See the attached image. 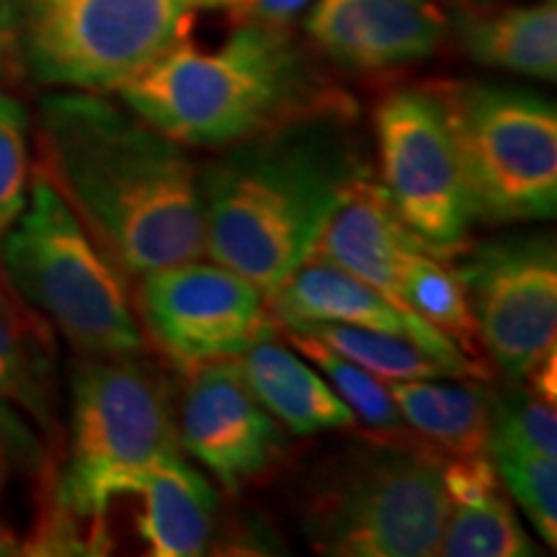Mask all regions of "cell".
<instances>
[{
	"instance_id": "cell-7",
	"label": "cell",
	"mask_w": 557,
	"mask_h": 557,
	"mask_svg": "<svg viewBox=\"0 0 557 557\" xmlns=\"http://www.w3.org/2000/svg\"><path fill=\"white\" fill-rule=\"evenodd\" d=\"M201 0H0V41L41 86L120 90L189 41Z\"/></svg>"
},
{
	"instance_id": "cell-13",
	"label": "cell",
	"mask_w": 557,
	"mask_h": 557,
	"mask_svg": "<svg viewBox=\"0 0 557 557\" xmlns=\"http://www.w3.org/2000/svg\"><path fill=\"white\" fill-rule=\"evenodd\" d=\"M305 29L338 65L380 73L434 54L447 16L434 0H318Z\"/></svg>"
},
{
	"instance_id": "cell-10",
	"label": "cell",
	"mask_w": 557,
	"mask_h": 557,
	"mask_svg": "<svg viewBox=\"0 0 557 557\" xmlns=\"http://www.w3.org/2000/svg\"><path fill=\"white\" fill-rule=\"evenodd\" d=\"M462 282L478 341L500 372L527 382L557 357V248L547 233H511L465 248Z\"/></svg>"
},
{
	"instance_id": "cell-8",
	"label": "cell",
	"mask_w": 557,
	"mask_h": 557,
	"mask_svg": "<svg viewBox=\"0 0 557 557\" xmlns=\"http://www.w3.org/2000/svg\"><path fill=\"white\" fill-rule=\"evenodd\" d=\"M429 90L447 116L475 222L521 225L553 220L555 103L534 90L483 81H436Z\"/></svg>"
},
{
	"instance_id": "cell-1",
	"label": "cell",
	"mask_w": 557,
	"mask_h": 557,
	"mask_svg": "<svg viewBox=\"0 0 557 557\" xmlns=\"http://www.w3.org/2000/svg\"><path fill=\"white\" fill-rule=\"evenodd\" d=\"M45 176L124 276L205 256L199 165L186 145L94 94L41 103Z\"/></svg>"
},
{
	"instance_id": "cell-29",
	"label": "cell",
	"mask_w": 557,
	"mask_h": 557,
	"mask_svg": "<svg viewBox=\"0 0 557 557\" xmlns=\"http://www.w3.org/2000/svg\"><path fill=\"white\" fill-rule=\"evenodd\" d=\"M37 457L39 447L18 410L0 416V487L9 483L13 472L37 462Z\"/></svg>"
},
{
	"instance_id": "cell-14",
	"label": "cell",
	"mask_w": 557,
	"mask_h": 557,
	"mask_svg": "<svg viewBox=\"0 0 557 557\" xmlns=\"http://www.w3.org/2000/svg\"><path fill=\"white\" fill-rule=\"evenodd\" d=\"M267 310L271 320H278L282 325L344 323L413 336L438 351L465 354L455 341L429 325L426 320L398 308L382 292L318 256H310L302 267L292 271L271 295H267Z\"/></svg>"
},
{
	"instance_id": "cell-17",
	"label": "cell",
	"mask_w": 557,
	"mask_h": 557,
	"mask_svg": "<svg viewBox=\"0 0 557 557\" xmlns=\"http://www.w3.org/2000/svg\"><path fill=\"white\" fill-rule=\"evenodd\" d=\"M447 26L478 65L537 81L557 78V0L504 9L459 3Z\"/></svg>"
},
{
	"instance_id": "cell-28",
	"label": "cell",
	"mask_w": 557,
	"mask_h": 557,
	"mask_svg": "<svg viewBox=\"0 0 557 557\" xmlns=\"http://www.w3.org/2000/svg\"><path fill=\"white\" fill-rule=\"evenodd\" d=\"M205 11H218L238 26H289L310 0H201Z\"/></svg>"
},
{
	"instance_id": "cell-27",
	"label": "cell",
	"mask_w": 557,
	"mask_h": 557,
	"mask_svg": "<svg viewBox=\"0 0 557 557\" xmlns=\"http://www.w3.org/2000/svg\"><path fill=\"white\" fill-rule=\"evenodd\" d=\"M29 116L16 99L0 94V233H5L29 197Z\"/></svg>"
},
{
	"instance_id": "cell-2",
	"label": "cell",
	"mask_w": 557,
	"mask_h": 557,
	"mask_svg": "<svg viewBox=\"0 0 557 557\" xmlns=\"http://www.w3.org/2000/svg\"><path fill=\"white\" fill-rule=\"evenodd\" d=\"M354 111L308 116L220 148L199 165L205 256L271 295L372 176Z\"/></svg>"
},
{
	"instance_id": "cell-22",
	"label": "cell",
	"mask_w": 557,
	"mask_h": 557,
	"mask_svg": "<svg viewBox=\"0 0 557 557\" xmlns=\"http://www.w3.org/2000/svg\"><path fill=\"white\" fill-rule=\"evenodd\" d=\"M534 553V542L504 496V487L468 504H449L436 547V555L444 557H524Z\"/></svg>"
},
{
	"instance_id": "cell-25",
	"label": "cell",
	"mask_w": 557,
	"mask_h": 557,
	"mask_svg": "<svg viewBox=\"0 0 557 557\" xmlns=\"http://www.w3.org/2000/svg\"><path fill=\"white\" fill-rule=\"evenodd\" d=\"M517 449L557 457L555 403L542 398L532 387H513L493 393L491 436L487 451Z\"/></svg>"
},
{
	"instance_id": "cell-6",
	"label": "cell",
	"mask_w": 557,
	"mask_h": 557,
	"mask_svg": "<svg viewBox=\"0 0 557 557\" xmlns=\"http://www.w3.org/2000/svg\"><path fill=\"white\" fill-rule=\"evenodd\" d=\"M0 269L18 302L50 320L81 357L143 354L122 271L45 173L0 233Z\"/></svg>"
},
{
	"instance_id": "cell-16",
	"label": "cell",
	"mask_w": 557,
	"mask_h": 557,
	"mask_svg": "<svg viewBox=\"0 0 557 557\" xmlns=\"http://www.w3.org/2000/svg\"><path fill=\"white\" fill-rule=\"evenodd\" d=\"M238 364L256 400L289 434L312 436L357 423L354 410L338 398L336 389L308 361L299 359L289 344H278L274 333L256 338L240 354Z\"/></svg>"
},
{
	"instance_id": "cell-19",
	"label": "cell",
	"mask_w": 557,
	"mask_h": 557,
	"mask_svg": "<svg viewBox=\"0 0 557 557\" xmlns=\"http://www.w3.org/2000/svg\"><path fill=\"white\" fill-rule=\"evenodd\" d=\"M406 426L449 457L487 455L493 389L478 377L385 382Z\"/></svg>"
},
{
	"instance_id": "cell-12",
	"label": "cell",
	"mask_w": 557,
	"mask_h": 557,
	"mask_svg": "<svg viewBox=\"0 0 557 557\" xmlns=\"http://www.w3.org/2000/svg\"><path fill=\"white\" fill-rule=\"evenodd\" d=\"M176 431L178 444L227 487L238 493L274 468L287 436L256 400L238 359H218L186 369Z\"/></svg>"
},
{
	"instance_id": "cell-21",
	"label": "cell",
	"mask_w": 557,
	"mask_h": 557,
	"mask_svg": "<svg viewBox=\"0 0 557 557\" xmlns=\"http://www.w3.org/2000/svg\"><path fill=\"white\" fill-rule=\"evenodd\" d=\"M0 398L47 434L58 429V382L50 341L34 329L16 295L0 284Z\"/></svg>"
},
{
	"instance_id": "cell-9",
	"label": "cell",
	"mask_w": 557,
	"mask_h": 557,
	"mask_svg": "<svg viewBox=\"0 0 557 557\" xmlns=\"http://www.w3.org/2000/svg\"><path fill=\"white\" fill-rule=\"evenodd\" d=\"M380 186L431 256L459 259L475 225L447 116L429 86L387 94L374 111Z\"/></svg>"
},
{
	"instance_id": "cell-20",
	"label": "cell",
	"mask_w": 557,
	"mask_h": 557,
	"mask_svg": "<svg viewBox=\"0 0 557 557\" xmlns=\"http://www.w3.org/2000/svg\"><path fill=\"white\" fill-rule=\"evenodd\" d=\"M312 336L367 369L382 382L434 380V377H478L487 380V369L468 354H449L431 348L413 336L357 329L344 323H297L284 325Z\"/></svg>"
},
{
	"instance_id": "cell-18",
	"label": "cell",
	"mask_w": 557,
	"mask_h": 557,
	"mask_svg": "<svg viewBox=\"0 0 557 557\" xmlns=\"http://www.w3.org/2000/svg\"><path fill=\"white\" fill-rule=\"evenodd\" d=\"M143 511L137 534L152 557L205 555L218 527L220 498L209 480L171 455L160 459L137 487Z\"/></svg>"
},
{
	"instance_id": "cell-23",
	"label": "cell",
	"mask_w": 557,
	"mask_h": 557,
	"mask_svg": "<svg viewBox=\"0 0 557 557\" xmlns=\"http://www.w3.org/2000/svg\"><path fill=\"white\" fill-rule=\"evenodd\" d=\"M400 305L449 336L472 357L478 346V329L462 282L455 269L444 267V261L429 250H416L406 261L400 276Z\"/></svg>"
},
{
	"instance_id": "cell-30",
	"label": "cell",
	"mask_w": 557,
	"mask_h": 557,
	"mask_svg": "<svg viewBox=\"0 0 557 557\" xmlns=\"http://www.w3.org/2000/svg\"><path fill=\"white\" fill-rule=\"evenodd\" d=\"M0 67H3V41H0Z\"/></svg>"
},
{
	"instance_id": "cell-24",
	"label": "cell",
	"mask_w": 557,
	"mask_h": 557,
	"mask_svg": "<svg viewBox=\"0 0 557 557\" xmlns=\"http://www.w3.org/2000/svg\"><path fill=\"white\" fill-rule=\"evenodd\" d=\"M284 336H287V344L295 348L299 357H305L318 369H323L325 377H329V385L354 410L357 421L372 429L374 434H389V431L403 429L398 408H395L393 398H389V389L380 377H374L367 369L354 364L351 359L341 357L338 351H333L323 341L305 336V333H297L292 329H284Z\"/></svg>"
},
{
	"instance_id": "cell-4",
	"label": "cell",
	"mask_w": 557,
	"mask_h": 557,
	"mask_svg": "<svg viewBox=\"0 0 557 557\" xmlns=\"http://www.w3.org/2000/svg\"><path fill=\"white\" fill-rule=\"evenodd\" d=\"M444 457L400 431L361 436L312 472L302 496L310 547L333 557L436 555L447 519Z\"/></svg>"
},
{
	"instance_id": "cell-5",
	"label": "cell",
	"mask_w": 557,
	"mask_h": 557,
	"mask_svg": "<svg viewBox=\"0 0 557 557\" xmlns=\"http://www.w3.org/2000/svg\"><path fill=\"white\" fill-rule=\"evenodd\" d=\"M137 357H83L75 367L54 524H90L103 540L109 508L181 451L169 382Z\"/></svg>"
},
{
	"instance_id": "cell-11",
	"label": "cell",
	"mask_w": 557,
	"mask_h": 557,
	"mask_svg": "<svg viewBox=\"0 0 557 557\" xmlns=\"http://www.w3.org/2000/svg\"><path fill=\"white\" fill-rule=\"evenodd\" d=\"M139 315L178 367L238 359L274 333L263 292L227 267L199 259L139 276Z\"/></svg>"
},
{
	"instance_id": "cell-3",
	"label": "cell",
	"mask_w": 557,
	"mask_h": 557,
	"mask_svg": "<svg viewBox=\"0 0 557 557\" xmlns=\"http://www.w3.org/2000/svg\"><path fill=\"white\" fill-rule=\"evenodd\" d=\"M139 120L186 145L220 150L284 124L354 111L287 26H238L212 52L181 45L120 88Z\"/></svg>"
},
{
	"instance_id": "cell-15",
	"label": "cell",
	"mask_w": 557,
	"mask_h": 557,
	"mask_svg": "<svg viewBox=\"0 0 557 557\" xmlns=\"http://www.w3.org/2000/svg\"><path fill=\"white\" fill-rule=\"evenodd\" d=\"M416 250L426 248L398 218L380 181L369 176L336 209L312 256L348 271L403 308L400 276Z\"/></svg>"
},
{
	"instance_id": "cell-26",
	"label": "cell",
	"mask_w": 557,
	"mask_h": 557,
	"mask_svg": "<svg viewBox=\"0 0 557 557\" xmlns=\"http://www.w3.org/2000/svg\"><path fill=\"white\" fill-rule=\"evenodd\" d=\"M500 483L521 506L547 547L557 545V457L534 451H487Z\"/></svg>"
}]
</instances>
